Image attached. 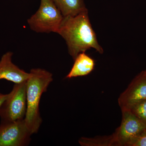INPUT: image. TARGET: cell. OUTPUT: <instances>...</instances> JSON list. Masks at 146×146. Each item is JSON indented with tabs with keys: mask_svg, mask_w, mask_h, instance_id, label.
Masks as SVG:
<instances>
[{
	"mask_svg": "<svg viewBox=\"0 0 146 146\" xmlns=\"http://www.w3.org/2000/svg\"><path fill=\"white\" fill-rule=\"evenodd\" d=\"M63 17L52 0H41L39 9L27 23L32 30L37 33H57Z\"/></svg>",
	"mask_w": 146,
	"mask_h": 146,
	"instance_id": "3",
	"label": "cell"
},
{
	"mask_svg": "<svg viewBox=\"0 0 146 146\" xmlns=\"http://www.w3.org/2000/svg\"><path fill=\"white\" fill-rule=\"evenodd\" d=\"M146 100V72L138 76L120 95L118 102L122 111Z\"/></svg>",
	"mask_w": 146,
	"mask_h": 146,
	"instance_id": "7",
	"label": "cell"
},
{
	"mask_svg": "<svg viewBox=\"0 0 146 146\" xmlns=\"http://www.w3.org/2000/svg\"><path fill=\"white\" fill-rule=\"evenodd\" d=\"M129 110L146 125V100L134 105Z\"/></svg>",
	"mask_w": 146,
	"mask_h": 146,
	"instance_id": "11",
	"label": "cell"
},
{
	"mask_svg": "<svg viewBox=\"0 0 146 146\" xmlns=\"http://www.w3.org/2000/svg\"><path fill=\"white\" fill-rule=\"evenodd\" d=\"M58 34L65 40L68 52L73 59L91 48L100 54L104 52L89 20L88 10L73 16H65Z\"/></svg>",
	"mask_w": 146,
	"mask_h": 146,
	"instance_id": "1",
	"label": "cell"
},
{
	"mask_svg": "<svg viewBox=\"0 0 146 146\" xmlns=\"http://www.w3.org/2000/svg\"><path fill=\"white\" fill-rule=\"evenodd\" d=\"M122 112V120L114 133L117 145L131 146L133 141L146 130V125L129 110Z\"/></svg>",
	"mask_w": 146,
	"mask_h": 146,
	"instance_id": "5",
	"label": "cell"
},
{
	"mask_svg": "<svg viewBox=\"0 0 146 146\" xmlns=\"http://www.w3.org/2000/svg\"><path fill=\"white\" fill-rule=\"evenodd\" d=\"M65 17L77 15L87 10L83 0H52Z\"/></svg>",
	"mask_w": 146,
	"mask_h": 146,
	"instance_id": "10",
	"label": "cell"
},
{
	"mask_svg": "<svg viewBox=\"0 0 146 146\" xmlns=\"http://www.w3.org/2000/svg\"><path fill=\"white\" fill-rule=\"evenodd\" d=\"M131 146H146V130L136 138Z\"/></svg>",
	"mask_w": 146,
	"mask_h": 146,
	"instance_id": "12",
	"label": "cell"
},
{
	"mask_svg": "<svg viewBox=\"0 0 146 146\" xmlns=\"http://www.w3.org/2000/svg\"><path fill=\"white\" fill-rule=\"evenodd\" d=\"M32 134L25 119L1 122L0 125V146H23L28 145Z\"/></svg>",
	"mask_w": 146,
	"mask_h": 146,
	"instance_id": "6",
	"label": "cell"
},
{
	"mask_svg": "<svg viewBox=\"0 0 146 146\" xmlns=\"http://www.w3.org/2000/svg\"><path fill=\"white\" fill-rule=\"evenodd\" d=\"M27 108L26 81L15 84L0 107L1 122H10L23 119Z\"/></svg>",
	"mask_w": 146,
	"mask_h": 146,
	"instance_id": "4",
	"label": "cell"
},
{
	"mask_svg": "<svg viewBox=\"0 0 146 146\" xmlns=\"http://www.w3.org/2000/svg\"><path fill=\"white\" fill-rule=\"evenodd\" d=\"M7 96H8V94H3L0 93V107L2 105L6 99Z\"/></svg>",
	"mask_w": 146,
	"mask_h": 146,
	"instance_id": "13",
	"label": "cell"
},
{
	"mask_svg": "<svg viewBox=\"0 0 146 146\" xmlns=\"http://www.w3.org/2000/svg\"><path fill=\"white\" fill-rule=\"evenodd\" d=\"M29 73V77L26 81L27 108L24 119L33 134L38 132L42 123L39 109L41 97L53 78L51 73L41 68L32 69Z\"/></svg>",
	"mask_w": 146,
	"mask_h": 146,
	"instance_id": "2",
	"label": "cell"
},
{
	"mask_svg": "<svg viewBox=\"0 0 146 146\" xmlns=\"http://www.w3.org/2000/svg\"><path fill=\"white\" fill-rule=\"evenodd\" d=\"M74 60L72 68L66 76V78H71L86 76L94 70L95 61L86 54L85 52L80 53Z\"/></svg>",
	"mask_w": 146,
	"mask_h": 146,
	"instance_id": "9",
	"label": "cell"
},
{
	"mask_svg": "<svg viewBox=\"0 0 146 146\" xmlns=\"http://www.w3.org/2000/svg\"><path fill=\"white\" fill-rule=\"evenodd\" d=\"M13 53L8 52L3 55L0 60V80H5L15 84L26 81L30 73L20 69L12 62Z\"/></svg>",
	"mask_w": 146,
	"mask_h": 146,
	"instance_id": "8",
	"label": "cell"
}]
</instances>
